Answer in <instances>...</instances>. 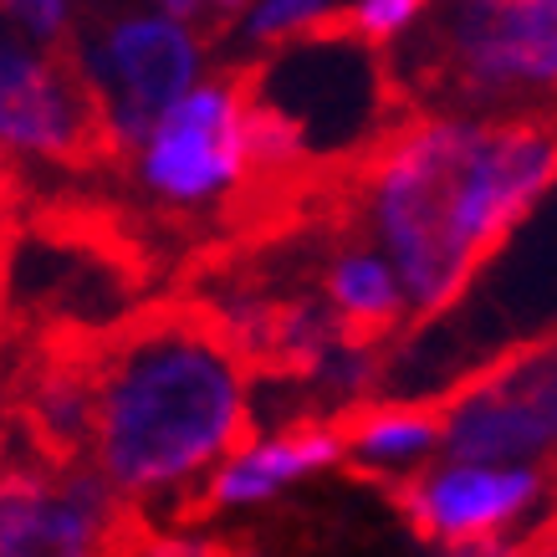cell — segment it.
Here are the masks:
<instances>
[{
  "label": "cell",
  "mask_w": 557,
  "mask_h": 557,
  "mask_svg": "<svg viewBox=\"0 0 557 557\" xmlns=\"http://www.w3.org/2000/svg\"><path fill=\"white\" fill-rule=\"evenodd\" d=\"M557 180V102L409 113L343 174L333 215L394 261L414 322L456 302L527 205Z\"/></svg>",
  "instance_id": "6da1fadb"
},
{
  "label": "cell",
  "mask_w": 557,
  "mask_h": 557,
  "mask_svg": "<svg viewBox=\"0 0 557 557\" xmlns=\"http://www.w3.org/2000/svg\"><path fill=\"white\" fill-rule=\"evenodd\" d=\"M256 358L200 297L138 307L98 333L92 460L128 502L164 496L251 445Z\"/></svg>",
  "instance_id": "7a4b0ae2"
},
{
  "label": "cell",
  "mask_w": 557,
  "mask_h": 557,
  "mask_svg": "<svg viewBox=\"0 0 557 557\" xmlns=\"http://www.w3.org/2000/svg\"><path fill=\"white\" fill-rule=\"evenodd\" d=\"M557 338V180L527 205L502 246L475 267L456 302L409 322L373 358L363 399H430L527 343Z\"/></svg>",
  "instance_id": "3957f363"
},
{
  "label": "cell",
  "mask_w": 557,
  "mask_h": 557,
  "mask_svg": "<svg viewBox=\"0 0 557 557\" xmlns=\"http://www.w3.org/2000/svg\"><path fill=\"white\" fill-rule=\"evenodd\" d=\"M394 77L430 113L557 102V0H435Z\"/></svg>",
  "instance_id": "277c9868"
},
{
  "label": "cell",
  "mask_w": 557,
  "mask_h": 557,
  "mask_svg": "<svg viewBox=\"0 0 557 557\" xmlns=\"http://www.w3.org/2000/svg\"><path fill=\"white\" fill-rule=\"evenodd\" d=\"M246 87L251 102L287 123L307 170L333 185L409 119L394 67L369 36L348 26V16L271 47L267 62L246 67Z\"/></svg>",
  "instance_id": "5b68a950"
},
{
  "label": "cell",
  "mask_w": 557,
  "mask_h": 557,
  "mask_svg": "<svg viewBox=\"0 0 557 557\" xmlns=\"http://www.w3.org/2000/svg\"><path fill=\"white\" fill-rule=\"evenodd\" d=\"M11 153L67 170L123 159L77 51L0 16V159Z\"/></svg>",
  "instance_id": "8992f818"
},
{
  "label": "cell",
  "mask_w": 557,
  "mask_h": 557,
  "mask_svg": "<svg viewBox=\"0 0 557 557\" xmlns=\"http://www.w3.org/2000/svg\"><path fill=\"white\" fill-rule=\"evenodd\" d=\"M440 409H445L440 456L557 466V338L496 358L491 369L450 388Z\"/></svg>",
  "instance_id": "52a82bcc"
},
{
  "label": "cell",
  "mask_w": 557,
  "mask_h": 557,
  "mask_svg": "<svg viewBox=\"0 0 557 557\" xmlns=\"http://www.w3.org/2000/svg\"><path fill=\"white\" fill-rule=\"evenodd\" d=\"M87 83L98 92L108 128L119 149H138L153 134V123L200 83L205 51L200 36L174 11H123L77 51Z\"/></svg>",
  "instance_id": "ba28073f"
},
{
  "label": "cell",
  "mask_w": 557,
  "mask_h": 557,
  "mask_svg": "<svg viewBox=\"0 0 557 557\" xmlns=\"http://www.w3.org/2000/svg\"><path fill=\"white\" fill-rule=\"evenodd\" d=\"M394 507L420 537L450 547L475 537H511L557 507V466H496V460H450L409 475H384Z\"/></svg>",
  "instance_id": "9c48e42d"
},
{
  "label": "cell",
  "mask_w": 557,
  "mask_h": 557,
  "mask_svg": "<svg viewBox=\"0 0 557 557\" xmlns=\"http://www.w3.org/2000/svg\"><path fill=\"white\" fill-rule=\"evenodd\" d=\"M138 174L170 205L236 195L246 180V67L189 87L138 144Z\"/></svg>",
  "instance_id": "30bf717a"
},
{
  "label": "cell",
  "mask_w": 557,
  "mask_h": 557,
  "mask_svg": "<svg viewBox=\"0 0 557 557\" xmlns=\"http://www.w3.org/2000/svg\"><path fill=\"white\" fill-rule=\"evenodd\" d=\"M128 502L92 466L0 475V557H102V537Z\"/></svg>",
  "instance_id": "8fae6325"
},
{
  "label": "cell",
  "mask_w": 557,
  "mask_h": 557,
  "mask_svg": "<svg viewBox=\"0 0 557 557\" xmlns=\"http://www.w3.org/2000/svg\"><path fill=\"white\" fill-rule=\"evenodd\" d=\"M343 435L338 424H287L282 435L261 440V445H246L240 456H231L215 471V481L205 486V496H189L180 507V522H205L210 511L220 507H240V502H261L276 486H287L297 475L318 471V466H333L343 460Z\"/></svg>",
  "instance_id": "7c38bea8"
},
{
  "label": "cell",
  "mask_w": 557,
  "mask_h": 557,
  "mask_svg": "<svg viewBox=\"0 0 557 557\" xmlns=\"http://www.w3.org/2000/svg\"><path fill=\"white\" fill-rule=\"evenodd\" d=\"M354 475L384 481L430 466L445 445V409L430 399H354L333 414Z\"/></svg>",
  "instance_id": "4fadbf2b"
},
{
  "label": "cell",
  "mask_w": 557,
  "mask_h": 557,
  "mask_svg": "<svg viewBox=\"0 0 557 557\" xmlns=\"http://www.w3.org/2000/svg\"><path fill=\"white\" fill-rule=\"evenodd\" d=\"M348 16L343 0H256L251 11L240 16V36L251 47H282V41H297L307 32H322L333 21Z\"/></svg>",
  "instance_id": "5bb4252c"
},
{
  "label": "cell",
  "mask_w": 557,
  "mask_h": 557,
  "mask_svg": "<svg viewBox=\"0 0 557 557\" xmlns=\"http://www.w3.org/2000/svg\"><path fill=\"white\" fill-rule=\"evenodd\" d=\"M430 5L435 0H348V26L369 36L373 47H388V41H405L430 16Z\"/></svg>",
  "instance_id": "9a60e30c"
},
{
  "label": "cell",
  "mask_w": 557,
  "mask_h": 557,
  "mask_svg": "<svg viewBox=\"0 0 557 557\" xmlns=\"http://www.w3.org/2000/svg\"><path fill=\"white\" fill-rule=\"evenodd\" d=\"M0 16L16 21L21 32H32L36 41H57V47H67L72 0H0Z\"/></svg>",
  "instance_id": "2e32d148"
},
{
  "label": "cell",
  "mask_w": 557,
  "mask_h": 557,
  "mask_svg": "<svg viewBox=\"0 0 557 557\" xmlns=\"http://www.w3.org/2000/svg\"><path fill=\"white\" fill-rule=\"evenodd\" d=\"M517 557H557V507L542 517L537 527H532V537L522 542V553Z\"/></svg>",
  "instance_id": "e0dca14e"
},
{
  "label": "cell",
  "mask_w": 557,
  "mask_h": 557,
  "mask_svg": "<svg viewBox=\"0 0 557 557\" xmlns=\"http://www.w3.org/2000/svg\"><path fill=\"white\" fill-rule=\"evenodd\" d=\"M256 0H205V11H215V16H246Z\"/></svg>",
  "instance_id": "ac0fdd59"
},
{
  "label": "cell",
  "mask_w": 557,
  "mask_h": 557,
  "mask_svg": "<svg viewBox=\"0 0 557 557\" xmlns=\"http://www.w3.org/2000/svg\"><path fill=\"white\" fill-rule=\"evenodd\" d=\"M159 5H164V11H174V16H195V11H200V5H205V0H159Z\"/></svg>",
  "instance_id": "d6986e66"
},
{
  "label": "cell",
  "mask_w": 557,
  "mask_h": 557,
  "mask_svg": "<svg viewBox=\"0 0 557 557\" xmlns=\"http://www.w3.org/2000/svg\"><path fill=\"white\" fill-rule=\"evenodd\" d=\"M215 557H256V553L240 547V542H215Z\"/></svg>",
  "instance_id": "ffe728a7"
}]
</instances>
